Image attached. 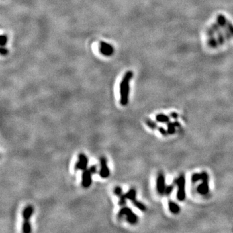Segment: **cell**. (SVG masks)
<instances>
[{"label":"cell","mask_w":233,"mask_h":233,"mask_svg":"<svg viewBox=\"0 0 233 233\" xmlns=\"http://www.w3.org/2000/svg\"><path fill=\"white\" fill-rule=\"evenodd\" d=\"M34 213V207L32 205L26 206L22 212L23 222L30 223V219Z\"/></svg>","instance_id":"10"},{"label":"cell","mask_w":233,"mask_h":233,"mask_svg":"<svg viewBox=\"0 0 233 233\" xmlns=\"http://www.w3.org/2000/svg\"><path fill=\"white\" fill-rule=\"evenodd\" d=\"M113 193L115 194L116 196H117L118 198H119V197H120L123 194H122V188H121L120 187H118V186L115 187L113 189Z\"/></svg>","instance_id":"20"},{"label":"cell","mask_w":233,"mask_h":233,"mask_svg":"<svg viewBox=\"0 0 233 233\" xmlns=\"http://www.w3.org/2000/svg\"><path fill=\"white\" fill-rule=\"evenodd\" d=\"M174 184L178 187L177 198L179 201H183L186 198V192H185V185H186V179L183 174L179 175L174 181Z\"/></svg>","instance_id":"3"},{"label":"cell","mask_w":233,"mask_h":233,"mask_svg":"<svg viewBox=\"0 0 233 233\" xmlns=\"http://www.w3.org/2000/svg\"><path fill=\"white\" fill-rule=\"evenodd\" d=\"M156 120L159 122L168 123L170 120V117L164 114H158L156 116Z\"/></svg>","instance_id":"13"},{"label":"cell","mask_w":233,"mask_h":233,"mask_svg":"<svg viewBox=\"0 0 233 233\" xmlns=\"http://www.w3.org/2000/svg\"><path fill=\"white\" fill-rule=\"evenodd\" d=\"M145 123H146V125L147 126H148L150 129L155 130L158 128L157 124L155 122H154L153 120L149 119V118H146V119L145 120Z\"/></svg>","instance_id":"17"},{"label":"cell","mask_w":233,"mask_h":233,"mask_svg":"<svg viewBox=\"0 0 233 233\" xmlns=\"http://www.w3.org/2000/svg\"><path fill=\"white\" fill-rule=\"evenodd\" d=\"M170 116L172 118H174V119H177V118H178V116H179V115H178V113L173 112V113H172L170 114Z\"/></svg>","instance_id":"25"},{"label":"cell","mask_w":233,"mask_h":233,"mask_svg":"<svg viewBox=\"0 0 233 233\" xmlns=\"http://www.w3.org/2000/svg\"><path fill=\"white\" fill-rule=\"evenodd\" d=\"M100 162H101V169L99 171V175L101 177L103 178V179H106V178H108L110 176V170L108 166L107 159L104 157H103V158H101Z\"/></svg>","instance_id":"7"},{"label":"cell","mask_w":233,"mask_h":233,"mask_svg":"<svg viewBox=\"0 0 233 233\" xmlns=\"http://www.w3.org/2000/svg\"><path fill=\"white\" fill-rule=\"evenodd\" d=\"M137 196V192L136 190L134 189H131L128 191L126 193L123 194V196L126 199H130L131 201H134L136 199Z\"/></svg>","instance_id":"11"},{"label":"cell","mask_w":233,"mask_h":233,"mask_svg":"<svg viewBox=\"0 0 233 233\" xmlns=\"http://www.w3.org/2000/svg\"><path fill=\"white\" fill-rule=\"evenodd\" d=\"M201 177H202V173H194L193 175H192L191 177V180H192V182L195 183L199 181H201Z\"/></svg>","instance_id":"18"},{"label":"cell","mask_w":233,"mask_h":233,"mask_svg":"<svg viewBox=\"0 0 233 233\" xmlns=\"http://www.w3.org/2000/svg\"><path fill=\"white\" fill-rule=\"evenodd\" d=\"M133 77V72L128 71L124 75L120 85V103L122 106H126L129 101L130 82Z\"/></svg>","instance_id":"1"},{"label":"cell","mask_w":233,"mask_h":233,"mask_svg":"<svg viewBox=\"0 0 233 233\" xmlns=\"http://www.w3.org/2000/svg\"><path fill=\"white\" fill-rule=\"evenodd\" d=\"M8 53H9V51L7 48H5V47H1V50H0V53H1V55H3V56L7 55V54H8Z\"/></svg>","instance_id":"22"},{"label":"cell","mask_w":233,"mask_h":233,"mask_svg":"<svg viewBox=\"0 0 233 233\" xmlns=\"http://www.w3.org/2000/svg\"><path fill=\"white\" fill-rule=\"evenodd\" d=\"M132 203L134 204V205L138 209H139L140 210L142 211V212H145V211L146 210V205H145L144 204L142 203V202L138 201L137 200V199H135V200H134V201H132Z\"/></svg>","instance_id":"14"},{"label":"cell","mask_w":233,"mask_h":233,"mask_svg":"<svg viewBox=\"0 0 233 233\" xmlns=\"http://www.w3.org/2000/svg\"><path fill=\"white\" fill-rule=\"evenodd\" d=\"M173 189H174V185H168V186H166L165 194L166 195H168V196L171 194L173 191Z\"/></svg>","instance_id":"21"},{"label":"cell","mask_w":233,"mask_h":233,"mask_svg":"<svg viewBox=\"0 0 233 233\" xmlns=\"http://www.w3.org/2000/svg\"><path fill=\"white\" fill-rule=\"evenodd\" d=\"M166 185L165 183V177L163 173H159L157 178L156 189L158 194L163 195L165 193Z\"/></svg>","instance_id":"6"},{"label":"cell","mask_w":233,"mask_h":233,"mask_svg":"<svg viewBox=\"0 0 233 233\" xmlns=\"http://www.w3.org/2000/svg\"><path fill=\"white\" fill-rule=\"evenodd\" d=\"M118 218L119 219H122L124 216H126V220L127 222L132 225H135L138 222V216L133 212V210L128 207L123 206L120 209L118 212Z\"/></svg>","instance_id":"2"},{"label":"cell","mask_w":233,"mask_h":233,"mask_svg":"<svg viewBox=\"0 0 233 233\" xmlns=\"http://www.w3.org/2000/svg\"><path fill=\"white\" fill-rule=\"evenodd\" d=\"M92 174L93 173L91 172L89 168L83 171L81 181L82 187L85 188V189H87V188L91 186V185L92 184Z\"/></svg>","instance_id":"8"},{"label":"cell","mask_w":233,"mask_h":233,"mask_svg":"<svg viewBox=\"0 0 233 233\" xmlns=\"http://www.w3.org/2000/svg\"><path fill=\"white\" fill-rule=\"evenodd\" d=\"M8 42V37L6 34H2L0 37V45L1 47L5 46Z\"/></svg>","instance_id":"19"},{"label":"cell","mask_w":233,"mask_h":233,"mask_svg":"<svg viewBox=\"0 0 233 233\" xmlns=\"http://www.w3.org/2000/svg\"><path fill=\"white\" fill-rule=\"evenodd\" d=\"M158 130L159 132L163 135H166L168 134V131H166L163 127L158 128Z\"/></svg>","instance_id":"23"},{"label":"cell","mask_w":233,"mask_h":233,"mask_svg":"<svg viewBox=\"0 0 233 233\" xmlns=\"http://www.w3.org/2000/svg\"><path fill=\"white\" fill-rule=\"evenodd\" d=\"M168 134L170 135H172L175 133V126L174 122H168Z\"/></svg>","instance_id":"15"},{"label":"cell","mask_w":233,"mask_h":233,"mask_svg":"<svg viewBox=\"0 0 233 233\" xmlns=\"http://www.w3.org/2000/svg\"><path fill=\"white\" fill-rule=\"evenodd\" d=\"M99 51L103 55L106 56H110L113 54L114 49L111 44H108L105 42H101Z\"/></svg>","instance_id":"9"},{"label":"cell","mask_w":233,"mask_h":233,"mask_svg":"<svg viewBox=\"0 0 233 233\" xmlns=\"http://www.w3.org/2000/svg\"><path fill=\"white\" fill-rule=\"evenodd\" d=\"M32 230V227L30 223H23L22 232L24 233H30Z\"/></svg>","instance_id":"16"},{"label":"cell","mask_w":233,"mask_h":233,"mask_svg":"<svg viewBox=\"0 0 233 233\" xmlns=\"http://www.w3.org/2000/svg\"><path fill=\"white\" fill-rule=\"evenodd\" d=\"M89 159L87 158L85 154L81 153L78 155V161L75 164V170H82L84 171L87 169V165H88Z\"/></svg>","instance_id":"5"},{"label":"cell","mask_w":233,"mask_h":233,"mask_svg":"<svg viewBox=\"0 0 233 233\" xmlns=\"http://www.w3.org/2000/svg\"><path fill=\"white\" fill-rule=\"evenodd\" d=\"M201 181L202 183L199 185L197 188V191L201 195H206L209 193V175L206 172H202Z\"/></svg>","instance_id":"4"},{"label":"cell","mask_w":233,"mask_h":233,"mask_svg":"<svg viewBox=\"0 0 233 233\" xmlns=\"http://www.w3.org/2000/svg\"><path fill=\"white\" fill-rule=\"evenodd\" d=\"M168 208L170 212L173 214H177L180 212L179 206L173 201H168Z\"/></svg>","instance_id":"12"},{"label":"cell","mask_w":233,"mask_h":233,"mask_svg":"<svg viewBox=\"0 0 233 233\" xmlns=\"http://www.w3.org/2000/svg\"><path fill=\"white\" fill-rule=\"evenodd\" d=\"M89 170L91 171V172L93 173V174H95V173H97V168L96 165H92L90 166L89 168Z\"/></svg>","instance_id":"24"}]
</instances>
